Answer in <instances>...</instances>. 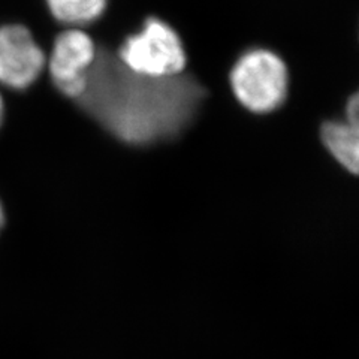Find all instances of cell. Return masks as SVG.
Segmentation results:
<instances>
[{
	"label": "cell",
	"mask_w": 359,
	"mask_h": 359,
	"mask_svg": "<svg viewBox=\"0 0 359 359\" xmlns=\"http://www.w3.org/2000/svg\"><path fill=\"white\" fill-rule=\"evenodd\" d=\"M204 97V87L192 76H142L112 53L99 50L84 93L76 100L118 140L147 145L184 132Z\"/></svg>",
	"instance_id": "6da1fadb"
},
{
	"label": "cell",
	"mask_w": 359,
	"mask_h": 359,
	"mask_svg": "<svg viewBox=\"0 0 359 359\" xmlns=\"http://www.w3.org/2000/svg\"><path fill=\"white\" fill-rule=\"evenodd\" d=\"M229 80L238 102L255 114L276 111L287 97V67L276 53L265 48L241 54L231 69Z\"/></svg>",
	"instance_id": "7a4b0ae2"
},
{
	"label": "cell",
	"mask_w": 359,
	"mask_h": 359,
	"mask_svg": "<svg viewBox=\"0 0 359 359\" xmlns=\"http://www.w3.org/2000/svg\"><path fill=\"white\" fill-rule=\"evenodd\" d=\"M117 57L132 72L150 78L180 75L186 66L182 39L159 18H149L138 33L128 36Z\"/></svg>",
	"instance_id": "3957f363"
},
{
	"label": "cell",
	"mask_w": 359,
	"mask_h": 359,
	"mask_svg": "<svg viewBox=\"0 0 359 359\" xmlns=\"http://www.w3.org/2000/svg\"><path fill=\"white\" fill-rule=\"evenodd\" d=\"M96 55V45L87 33L78 29L62 32L54 41L50 57L54 86L67 97H80L86 90L87 75Z\"/></svg>",
	"instance_id": "277c9868"
},
{
	"label": "cell",
	"mask_w": 359,
	"mask_h": 359,
	"mask_svg": "<svg viewBox=\"0 0 359 359\" xmlns=\"http://www.w3.org/2000/svg\"><path fill=\"white\" fill-rule=\"evenodd\" d=\"M43 66L45 54L25 26L0 27V83L15 90L27 88Z\"/></svg>",
	"instance_id": "5b68a950"
},
{
	"label": "cell",
	"mask_w": 359,
	"mask_h": 359,
	"mask_svg": "<svg viewBox=\"0 0 359 359\" xmlns=\"http://www.w3.org/2000/svg\"><path fill=\"white\" fill-rule=\"evenodd\" d=\"M325 147L344 170L359 175V133L346 120L325 121L320 129Z\"/></svg>",
	"instance_id": "8992f818"
},
{
	"label": "cell",
	"mask_w": 359,
	"mask_h": 359,
	"mask_svg": "<svg viewBox=\"0 0 359 359\" xmlns=\"http://www.w3.org/2000/svg\"><path fill=\"white\" fill-rule=\"evenodd\" d=\"M53 17L69 26H86L104 14L108 0H47Z\"/></svg>",
	"instance_id": "52a82bcc"
},
{
	"label": "cell",
	"mask_w": 359,
	"mask_h": 359,
	"mask_svg": "<svg viewBox=\"0 0 359 359\" xmlns=\"http://www.w3.org/2000/svg\"><path fill=\"white\" fill-rule=\"evenodd\" d=\"M346 123L359 133V90L351 96L346 105Z\"/></svg>",
	"instance_id": "ba28073f"
},
{
	"label": "cell",
	"mask_w": 359,
	"mask_h": 359,
	"mask_svg": "<svg viewBox=\"0 0 359 359\" xmlns=\"http://www.w3.org/2000/svg\"><path fill=\"white\" fill-rule=\"evenodd\" d=\"M4 223H5V212H4L2 204H0V231L4 228Z\"/></svg>",
	"instance_id": "9c48e42d"
},
{
	"label": "cell",
	"mask_w": 359,
	"mask_h": 359,
	"mask_svg": "<svg viewBox=\"0 0 359 359\" xmlns=\"http://www.w3.org/2000/svg\"><path fill=\"white\" fill-rule=\"evenodd\" d=\"M2 116H4V102H2V97H0V123H2Z\"/></svg>",
	"instance_id": "30bf717a"
}]
</instances>
